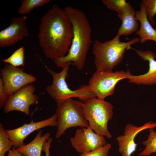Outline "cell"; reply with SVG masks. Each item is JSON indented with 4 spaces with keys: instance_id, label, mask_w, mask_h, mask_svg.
Instances as JSON below:
<instances>
[{
    "instance_id": "d6986e66",
    "label": "cell",
    "mask_w": 156,
    "mask_h": 156,
    "mask_svg": "<svg viewBox=\"0 0 156 156\" xmlns=\"http://www.w3.org/2000/svg\"><path fill=\"white\" fill-rule=\"evenodd\" d=\"M50 1L49 0H22L18 12L22 15L28 14L35 8L42 6Z\"/></svg>"
},
{
    "instance_id": "484cf974",
    "label": "cell",
    "mask_w": 156,
    "mask_h": 156,
    "mask_svg": "<svg viewBox=\"0 0 156 156\" xmlns=\"http://www.w3.org/2000/svg\"><path fill=\"white\" fill-rule=\"evenodd\" d=\"M8 152L7 156H24L20 153L14 146H13L12 149Z\"/></svg>"
},
{
    "instance_id": "7a4b0ae2",
    "label": "cell",
    "mask_w": 156,
    "mask_h": 156,
    "mask_svg": "<svg viewBox=\"0 0 156 156\" xmlns=\"http://www.w3.org/2000/svg\"><path fill=\"white\" fill-rule=\"evenodd\" d=\"M64 10L72 24L73 37L70 48L64 56L55 59L56 66L62 68L68 62L79 70H82L85 64L87 55L92 42V29L84 13L71 6Z\"/></svg>"
},
{
    "instance_id": "8fae6325",
    "label": "cell",
    "mask_w": 156,
    "mask_h": 156,
    "mask_svg": "<svg viewBox=\"0 0 156 156\" xmlns=\"http://www.w3.org/2000/svg\"><path fill=\"white\" fill-rule=\"evenodd\" d=\"M70 141L73 148L80 154L95 150L107 143L104 136L94 132L89 126L77 129Z\"/></svg>"
},
{
    "instance_id": "cb8c5ba5",
    "label": "cell",
    "mask_w": 156,
    "mask_h": 156,
    "mask_svg": "<svg viewBox=\"0 0 156 156\" xmlns=\"http://www.w3.org/2000/svg\"><path fill=\"white\" fill-rule=\"evenodd\" d=\"M10 96L8 94L3 85L1 76L0 77V107H3Z\"/></svg>"
},
{
    "instance_id": "5bb4252c",
    "label": "cell",
    "mask_w": 156,
    "mask_h": 156,
    "mask_svg": "<svg viewBox=\"0 0 156 156\" xmlns=\"http://www.w3.org/2000/svg\"><path fill=\"white\" fill-rule=\"evenodd\" d=\"M156 127V123L150 121L138 127L128 123L125 126L123 135L116 138L118 151L121 156H131L136 150L137 144L135 142L136 135L140 132L151 128Z\"/></svg>"
},
{
    "instance_id": "44dd1931",
    "label": "cell",
    "mask_w": 156,
    "mask_h": 156,
    "mask_svg": "<svg viewBox=\"0 0 156 156\" xmlns=\"http://www.w3.org/2000/svg\"><path fill=\"white\" fill-rule=\"evenodd\" d=\"M13 144L8 137L3 125L0 124V156H5V153L9 152Z\"/></svg>"
},
{
    "instance_id": "ffe728a7",
    "label": "cell",
    "mask_w": 156,
    "mask_h": 156,
    "mask_svg": "<svg viewBox=\"0 0 156 156\" xmlns=\"http://www.w3.org/2000/svg\"><path fill=\"white\" fill-rule=\"evenodd\" d=\"M3 62L15 67L25 66L24 47H22L17 49L8 57L3 60Z\"/></svg>"
},
{
    "instance_id": "6da1fadb",
    "label": "cell",
    "mask_w": 156,
    "mask_h": 156,
    "mask_svg": "<svg viewBox=\"0 0 156 156\" xmlns=\"http://www.w3.org/2000/svg\"><path fill=\"white\" fill-rule=\"evenodd\" d=\"M71 22L63 9L54 5L42 17L38 35L46 57L51 60L66 55L73 37Z\"/></svg>"
},
{
    "instance_id": "9a60e30c",
    "label": "cell",
    "mask_w": 156,
    "mask_h": 156,
    "mask_svg": "<svg viewBox=\"0 0 156 156\" xmlns=\"http://www.w3.org/2000/svg\"><path fill=\"white\" fill-rule=\"evenodd\" d=\"M144 61L149 62V69L146 73L139 75H131L128 79L129 82L138 85L151 86L156 84V56L150 50L143 51L132 48Z\"/></svg>"
},
{
    "instance_id": "2e32d148",
    "label": "cell",
    "mask_w": 156,
    "mask_h": 156,
    "mask_svg": "<svg viewBox=\"0 0 156 156\" xmlns=\"http://www.w3.org/2000/svg\"><path fill=\"white\" fill-rule=\"evenodd\" d=\"M135 18L140 23L139 29L135 33L140 37V41L143 43L147 40H153L156 44V28H154L148 20L144 7L141 3L140 10L136 12Z\"/></svg>"
},
{
    "instance_id": "9c48e42d",
    "label": "cell",
    "mask_w": 156,
    "mask_h": 156,
    "mask_svg": "<svg viewBox=\"0 0 156 156\" xmlns=\"http://www.w3.org/2000/svg\"><path fill=\"white\" fill-rule=\"evenodd\" d=\"M35 90V86L31 83L16 91L10 96L3 107L4 112L17 111L29 116L30 106L38 103V96L34 93Z\"/></svg>"
},
{
    "instance_id": "3957f363",
    "label": "cell",
    "mask_w": 156,
    "mask_h": 156,
    "mask_svg": "<svg viewBox=\"0 0 156 156\" xmlns=\"http://www.w3.org/2000/svg\"><path fill=\"white\" fill-rule=\"evenodd\" d=\"M139 41L136 37L127 42H121L116 36L104 42L96 40L92 49L96 70L112 71L122 61L125 52L132 49L131 45Z\"/></svg>"
},
{
    "instance_id": "e0dca14e",
    "label": "cell",
    "mask_w": 156,
    "mask_h": 156,
    "mask_svg": "<svg viewBox=\"0 0 156 156\" xmlns=\"http://www.w3.org/2000/svg\"><path fill=\"white\" fill-rule=\"evenodd\" d=\"M42 130H40L31 142L16 148L17 150L24 156H41L44 144L51 135L50 133L47 132L42 135Z\"/></svg>"
},
{
    "instance_id": "8992f818",
    "label": "cell",
    "mask_w": 156,
    "mask_h": 156,
    "mask_svg": "<svg viewBox=\"0 0 156 156\" xmlns=\"http://www.w3.org/2000/svg\"><path fill=\"white\" fill-rule=\"evenodd\" d=\"M83 102L70 98L57 105L56 110L57 116L55 138L58 139L68 128L89 126L83 111Z\"/></svg>"
},
{
    "instance_id": "603a6c76",
    "label": "cell",
    "mask_w": 156,
    "mask_h": 156,
    "mask_svg": "<svg viewBox=\"0 0 156 156\" xmlns=\"http://www.w3.org/2000/svg\"><path fill=\"white\" fill-rule=\"evenodd\" d=\"M111 147V144L107 143L106 145L99 149L80 154L79 156H108Z\"/></svg>"
},
{
    "instance_id": "4fadbf2b",
    "label": "cell",
    "mask_w": 156,
    "mask_h": 156,
    "mask_svg": "<svg viewBox=\"0 0 156 156\" xmlns=\"http://www.w3.org/2000/svg\"><path fill=\"white\" fill-rule=\"evenodd\" d=\"M57 116L56 114L46 119L38 122H34L32 118L30 123H24L17 128L8 130L5 129L9 139L13 146L17 148L25 144L24 141L29 135L35 131L48 127L56 126Z\"/></svg>"
},
{
    "instance_id": "52a82bcc",
    "label": "cell",
    "mask_w": 156,
    "mask_h": 156,
    "mask_svg": "<svg viewBox=\"0 0 156 156\" xmlns=\"http://www.w3.org/2000/svg\"><path fill=\"white\" fill-rule=\"evenodd\" d=\"M131 74L128 70L115 72L96 70L90 79L88 85L96 97L104 99L113 94L119 82L128 79Z\"/></svg>"
},
{
    "instance_id": "30bf717a",
    "label": "cell",
    "mask_w": 156,
    "mask_h": 156,
    "mask_svg": "<svg viewBox=\"0 0 156 156\" xmlns=\"http://www.w3.org/2000/svg\"><path fill=\"white\" fill-rule=\"evenodd\" d=\"M4 87L10 96L22 88L36 81L34 76L25 73L23 68L6 64L1 69Z\"/></svg>"
},
{
    "instance_id": "7c38bea8",
    "label": "cell",
    "mask_w": 156,
    "mask_h": 156,
    "mask_svg": "<svg viewBox=\"0 0 156 156\" xmlns=\"http://www.w3.org/2000/svg\"><path fill=\"white\" fill-rule=\"evenodd\" d=\"M27 17H15L11 20L9 26L0 31V47H8L29 36L26 23Z\"/></svg>"
},
{
    "instance_id": "277c9868",
    "label": "cell",
    "mask_w": 156,
    "mask_h": 156,
    "mask_svg": "<svg viewBox=\"0 0 156 156\" xmlns=\"http://www.w3.org/2000/svg\"><path fill=\"white\" fill-rule=\"evenodd\" d=\"M71 64V62L66 63L59 73L45 66L47 72L52 76L53 80L51 84L47 86L45 90L55 101L57 106L73 98H78L80 101L84 102L91 98L96 97L88 85H81L75 90L69 88L66 79L69 75V67Z\"/></svg>"
},
{
    "instance_id": "d4e9b609",
    "label": "cell",
    "mask_w": 156,
    "mask_h": 156,
    "mask_svg": "<svg viewBox=\"0 0 156 156\" xmlns=\"http://www.w3.org/2000/svg\"><path fill=\"white\" fill-rule=\"evenodd\" d=\"M52 141V138H49L44 144L42 151L45 152L46 156H50V148Z\"/></svg>"
},
{
    "instance_id": "ac0fdd59",
    "label": "cell",
    "mask_w": 156,
    "mask_h": 156,
    "mask_svg": "<svg viewBox=\"0 0 156 156\" xmlns=\"http://www.w3.org/2000/svg\"><path fill=\"white\" fill-rule=\"evenodd\" d=\"M149 129V134L147 139L142 142L145 148L138 155V156H148L156 153V132L153 128Z\"/></svg>"
},
{
    "instance_id": "5b68a950",
    "label": "cell",
    "mask_w": 156,
    "mask_h": 156,
    "mask_svg": "<svg viewBox=\"0 0 156 156\" xmlns=\"http://www.w3.org/2000/svg\"><path fill=\"white\" fill-rule=\"evenodd\" d=\"M83 111L89 126L96 133L109 139L112 138L107 127L113 114V107L111 103L92 97L83 102Z\"/></svg>"
},
{
    "instance_id": "ba28073f",
    "label": "cell",
    "mask_w": 156,
    "mask_h": 156,
    "mask_svg": "<svg viewBox=\"0 0 156 156\" xmlns=\"http://www.w3.org/2000/svg\"><path fill=\"white\" fill-rule=\"evenodd\" d=\"M103 3L109 9L116 12L122 21L116 37L127 36L137 31L138 24L135 18L136 12L130 3L125 0H103Z\"/></svg>"
},
{
    "instance_id": "7402d4cb",
    "label": "cell",
    "mask_w": 156,
    "mask_h": 156,
    "mask_svg": "<svg viewBox=\"0 0 156 156\" xmlns=\"http://www.w3.org/2000/svg\"><path fill=\"white\" fill-rule=\"evenodd\" d=\"M141 3L144 8L147 18L151 24L155 25L153 18L156 14V0H143Z\"/></svg>"
}]
</instances>
